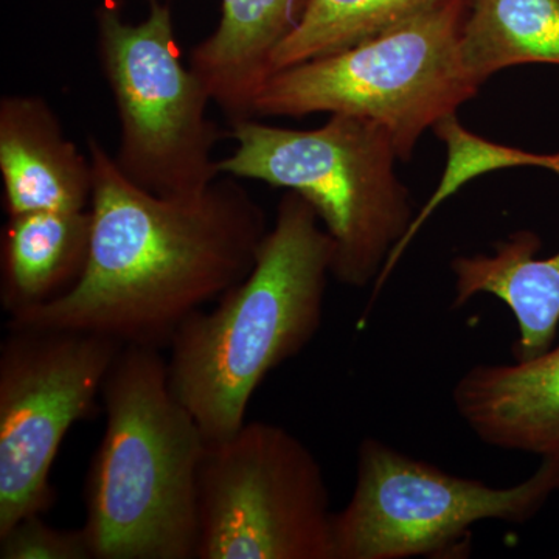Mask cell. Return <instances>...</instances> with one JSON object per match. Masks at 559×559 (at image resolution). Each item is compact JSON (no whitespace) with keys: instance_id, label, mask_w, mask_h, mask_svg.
Listing matches in <instances>:
<instances>
[{"instance_id":"277c9868","label":"cell","mask_w":559,"mask_h":559,"mask_svg":"<svg viewBox=\"0 0 559 559\" xmlns=\"http://www.w3.org/2000/svg\"><path fill=\"white\" fill-rule=\"evenodd\" d=\"M230 128L235 150L218 160L219 175L299 193L334 242L333 277L353 288L374 285L415 218L389 132L348 114L307 131L257 119Z\"/></svg>"},{"instance_id":"8fae6325","label":"cell","mask_w":559,"mask_h":559,"mask_svg":"<svg viewBox=\"0 0 559 559\" xmlns=\"http://www.w3.org/2000/svg\"><path fill=\"white\" fill-rule=\"evenodd\" d=\"M452 401L489 447L559 460V344L536 358L471 367Z\"/></svg>"},{"instance_id":"9a60e30c","label":"cell","mask_w":559,"mask_h":559,"mask_svg":"<svg viewBox=\"0 0 559 559\" xmlns=\"http://www.w3.org/2000/svg\"><path fill=\"white\" fill-rule=\"evenodd\" d=\"M465 2L460 50L477 83L514 66H559V0Z\"/></svg>"},{"instance_id":"9c48e42d","label":"cell","mask_w":559,"mask_h":559,"mask_svg":"<svg viewBox=\"0 0 559 559\" xmlns=\"http://www.w3.org/2000/svg\"><path fill=\"white\" fill-rule=\"evenodd\" d=\"M121 347L84 331L9 326L0 344V535L53 506L62 441L97 406Z\"/></svg>"},{"instance_id":"5bb4252c","label":"cell","mask_w":559,"mask_h":559,"mask_svg":"<svg viewBox=\"0 0 559 559\" xmlns=\"http://www.w3.org/2000/svg\"><path fill=\"white\" fill-rule=\"evenodd\" d=\"M91 210L9 216L0 240V304L7 316L58 299L90 259Z\"/></svg>"},{"instance_id":"4fadbf2b","label":"cell","mask_w":559,"mask_h":559,"mask_svg":"<svg viewBox=\"0 0 559 559\" xmlns=\"http://www.w3.org/2000/svg\"><path fill=\"white\" fill-rule=\"evenodd\" d=\"M540 240L530 230L511 234L495 253L452 260L454 301L462 308L489 294L502 300L518 323L514 360H527L554 347L559 326V252L539 260Z\"/></svg>"},{"instance_id":"ba28073f","label":"cell","mask_w":559,"mask_h":559,"mask_svg":"<svg viewBox=\"0 0 559 559\" xmlns=\"http://www.w3.org/2000/svg\"><path fill=\"white\" fill-rule=\"evenodd\" d=\"M197 559H333L323 471L288 429L245 423L209 443L198 495Z\"/></svg>"},{"instance_id":"2e32d148","label":"cell","mask_w":559,"mask_h":559,"mask_svg":"<svg viewBox=\"0 0 559 559\" xmlns=\"http://www.w3.org/2000/svg\"><path fill=\"white\" fill-rule=\"evenodd\" d=\"M439 2L441 0H307L299 25L275 51L272 73L348 49Z\"/></svg>"},{"instance_id":"5b68a950","label":"cell","mask_w":559,"mask_h":559,"mask_svg":"<svg viewBox=\"0 0 559 559\" xmlns=\"http://www.w3.org/2000/svg\"><path fill=\"white\" fill-rule=\"evenodd\" d=\"M465 16V0H441L348 49L280 69L257 95L253 119L362 117L409 160L426 131L479 94L460 50Z\"/></svg>"},{"instance_id":"ac0fdd59","label":"cell","mask_w":559,"mask_h":559,"mask_svg":"<svg viewBox=\"0 0 559 559\" xmlns=\"http://www.w3.org/2000/svg\"><path fill=\"white\" fill-rule=\"evenodd\" d=\"M0 559H94L83 528L61 530L43 514L24 518L0 535Z\"/></svg>"},{"instance_id":"e0dca14e","label":"cell","mask_w":559,"mask_h":559,"mask_svg":"<svg viewBox=\"0 0 559 559\" xmlns=\"http://www.w3.org/2000/svg\"><path fill=\"white\" fill-rule=\"evenodd\" d=\"M433 132L447 145V168H444L443 176H441L439 187L433 191L429 201L426 202L425 207L415 215L409 230L404 235L403 241L396 246L395 250L390 253L388 261H385L380 277L374 282L373 294H371V299L369 305H367L364 318H366L370 308L373 307L374 300L380 296L382 286L388 282L390 274L395 270L396 264H399L406 249L409 248L411 242L417 237L418 230L425 226L426 221L432 216V213L448 198L457 193L463 186L469 183L471 180L488 175V173L506 170V168L538 167L554 173L557 170V154L528 153V151L511 148V146L489 142V140L466 130L460 123L455 114L436 124Z\"/></svg>"},{"instance_id":"7a4b0ae2","label":"cell","mask_w":559,"mask_h":559,"mask_svg":"<svg viewBox=\"0 0 559 559\" xmlns=\"http://www.w3.org/2000/svg\"><path fill=\"white\" fill-rule=\"evenodd\" d=\"M333 263L334 242L318 213L285 191L249 274L176 331L168 382L207 443L234 436L264 378L314 340Z\"/></svg>"},{"instance_id":"7c38bea8","label":"cell","mask_w":559,"mask_h":559,"mask_svg":"<svg viewBox=\"0 0 559 559\" xmlns=\"http://www.w3.org/2000/svg\"><path fill=\"white\" fill-rule=\"evenodd\" d=\"M216 31L190 53L212 102L230 124L253 119V103L272 75L275 51L299 25L307 0H221Z\"/></svg>"},{"instance_id":"6da1fadb","label":"cell","mask_w":559,"mask_h":559,"mask_svg":"<svg viewBox=\"0 0 559 559\" xmlns=\"http://www.w3.org/2000/svg\"><path fill=\"white\" fill-rule=\"evenodd\" d=\"M87 154L94 187L83 275L58 299L9 316L7 326L167 348L191 314L249 274L266 216L229 176L193 197H159L131 182L97 139L87 140Z\"/></svg>"},{"instance_id":"3957f363","label":"cell","mask_w":559,"mask_h":559,"mask_svg":"<svg viewBox=\"0 0 559 559\" xmlns=\"http://www.w3.org/2000/svg\"><path fill=\"white\" fill-rule=\"evenodd\" d=\"M105 433L84 487L94 559H197L207 440L160 348L123 345L102 390Z\"/></svg>"},{"instance_id":"52a82bcc","label":"cell","mask_w":559,"mask_h":559,"mask_svg":"<svg viewBox=\"0 0 559 559\" xmlns=\"http://www.w3.org/2000/svg\"><path fill=\"white\" fill-rule=\"evenodd\" d=\"M559 492V460L507 488L454 476L384 441L359 444L356 485L333 518V559H406L457 551L481 521L524 524Z\"/></svg>"},{"instance_id":"30bf717a","label":"cell","mask_w":559,"mask_h":559,"mask_svg":"<svg viewBox=\"0 0 559 559\" xmlns=\"http://www.w3.org/2000/svg\"><path fill=\"white\" fill-rule=\"evenodd\" d=\"M0 176L9 216L90 209V154L66 138L57 114L38 95L0 100Z\"/></svg>"},{"instance_id":"8992f818","label":"cell","mask_w":559,"mask_h":559,"mask_svg":"<svg viewBox=\"0 0 559 559\" xmlns=\"http://www.w3.org/2000/svg\"><path fill=\"white\" fill-rule=\"evenodd\" d=\"M97 27L120 123L117 167L159 197L202 193L221 176L213 157L221 132L209 117L204 83L183 64L170 7L151 0L146 20L131 24L105 3Z\"/></svg>"}]
</instances>
